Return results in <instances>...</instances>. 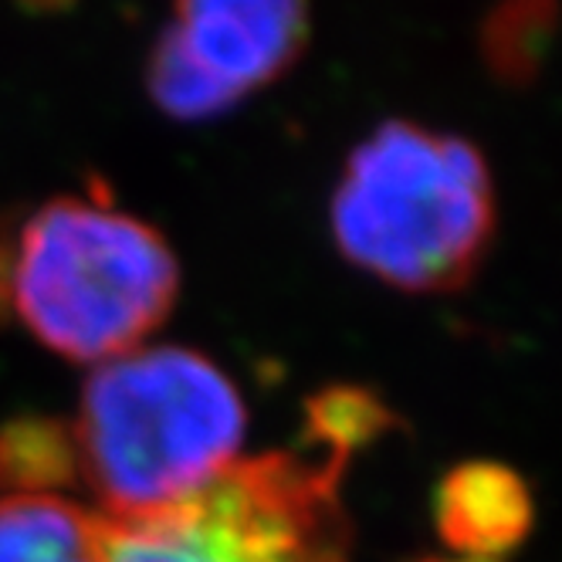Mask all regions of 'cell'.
<instances>
[{
  "mask_svg": "<svg viewBox=\"0 0 562 562\" xmlns=\"http://www.w3.org/2000/svg\"><path fill=\"white\" fill-rule=\"evenodd\" d=\"M68 424L78 481L102 518L126 521L167 512L234 468L248 407L211 356L136 346L89 373Z\"/></svg>",
  "mask_w": 562,
  "mask_h": 562,
  "instance_id": "6da1fadb",
  "label": "cell"
},
{
  "mask_svg": "<svg viewBox=\"0 0 562 562\" xmlns=\"http://www.w3.org/2000/svg\"><path fill=\"white\" fill-rule=\"evenodd\" d=\"M495 224V183L477 146L404 119L359 143L333 190L339 255L414 295L464 289L492 248Z\"/></svg>",
  "mask_w": 562,
  "mask_h": 562,
  "instance_id": "7a4b0ae2",
  "label": "cell"
},
{
  "mask_svg": "<svg viewBox=\"0 0 562 562\" xmlns=\"http://www.w3.org/2000/svg\"><path fill=\"white\" fill-rule=\"evenodd\" d=\"M180 261L149 221L102 190L61 193L21 217L11 315L71 363H105L167 323Z\"/></svg>",
  "mask_w": 562,
  "mask_h": 562,
  "instance_id": "3957f363",
  "label": "cell"
},
{
  "mask_svg": "<svg viewBox=\"0 0 562 562\" xmlns=\"http://www.w3.org/2000/svg\"><path fill=\"white\" fill-rule=\"evenodd\" d=\"M352 454L302 430L292 448L240 458L193 498L109 521V562H352L342 474Z\"/></svg>",
  "mask_w": 562,
  "mask_h": 562,
  "instance_id": "277c9868",
  "label": "cell"
},
{
  "mask_svg": "<svg viewBox=\"0 0 562 562\" xmlns=\"http://www.w3.org/2000/svg\"><path fill=\"white\" fill-rule=\"evenodd\" d=\"M308 45V0H173L146 92L177 123H211L274 86Z\"/></svg>",
  "mask_w": 562,
  "mask_h": 562,
  "instance_id": "5b68a950",
  "label": "cell"
},
{
  "mask_svg": "<svg viewBox=\"0 0 562 562\" xmlns=\"http://www.w3.org/2000/svg\"><path fill=\"white\" fill-rule=\"evenodd\" d=\"M532 521L529 481L502 461H464L437 481L434 529L451 555L505 562L529 539Z\"/></svg>",
  "mask_w": 562,
  "mask_h": 562,
  "instance_id": "8992f818",
  "label": "cell"
},
{
  "mask_svg": "<svg viewBox=\"0 0 562 562\" xmlns=\"http://www.w3.org/2000/svg\"><path fill=\"white\" fill-rule=\"evenodd\" d=\"M0 562H109V526L61 495H0Z\"/></svg>",
  "mask_w": 562,
  "mask_h": 562,
  "instance_id": "52a82bcc",
  "label": "cell"
},
{
  "mask_svg": "<svg viewBox=\"0 0 562 562\" xmlns=\"http://www.w3.org/2000/svg\"><path fill=\"white\" fill-rule=\"evenodd\" d=\"M78 481L71 424L58 417H14L0 427V495H61Z\"/></svg>",
  "mask_w": 562,
  "mask_h": 562,
  "instance_id": "ba28073f",
  "label": "cell"
},
{
  "mask_svg": "<svg viewBox=\"0 0 562 562\" xmlns=\"http://www.w3.org/2000/svg\"><path fill=\"white\" fill-rule=\"evenodd\" d=\"M18 231H21V217L0 211V326H4L8 318H11V285H14Z\"/></svg>",
  "mask_w": 562,
  "mask_h": 562,
  "instance_id": "9c48e42d",
  "label": "cell"
},
{
  "mask_svg": "<svg viewBox=\"0 0 562 562\" xmlns=\"http://www.w3.org/2000/svg\"><path fill=\"white\" fill-rule=\"evenodd\" d=\"M14 4L27 14H61V11L75 8L78 0H14Z\"/></svg>",
  "mask_w": 562,
  "mask_h": 562,
  "instance_id": "30bf717a",
  "label": "cell"
},
{
  "mask_svg": "<svg viewBox=\"0 0 562 562\" xmlns=\"http://www.w3.org/2000/svg\"><path fill=\"white\" fill-rule=\"evenodd\" d=\"M420 562H498V559H468V555H434V559H420Z\"/></svg>",
  "mask_w": 562,
  "mask_h": 562,
  "instance_id": "8fae6325",
  "label": "cell"
}]
</instances>
